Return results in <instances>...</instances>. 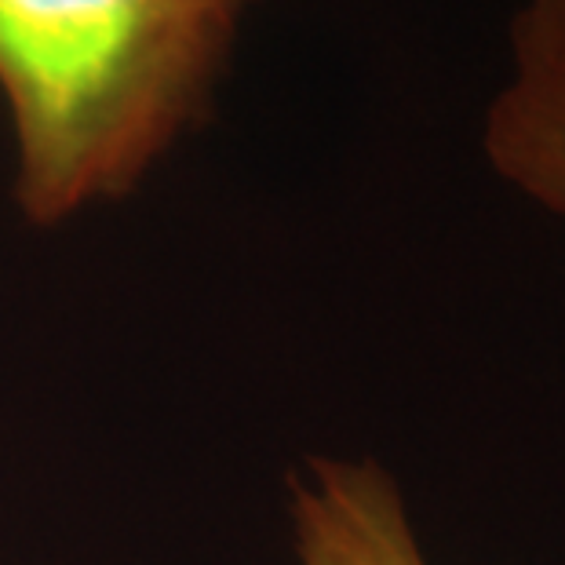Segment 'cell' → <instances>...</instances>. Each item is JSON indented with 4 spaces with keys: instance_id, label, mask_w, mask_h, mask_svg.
Returning a JSON list of instances; mask_svg holds the SVG:
<instances>
[{
    "instance_id": "obj_1",
    "label": "cell",
    "mask_w": 565,
    "mask_h": 565,
    "mask_svg": "<svg viewBox=\"0 0 565 565\" xmlns=\"http://www.w3.org/2000/svg\"><path fill=\"white\" fill-rule=\"evenodd\" d=\"M245 0H0L15 201L58 226L136 190L212 103Z\"/></svg>"
},
{
    "instance_id": "obj_2",
    "label": "cell",
    "mask_w": 565,
    "mask_h": 565,
    "mask_svg": "<svg viewBox=\"0 0 565 565\" xmlns=\"http://www.w3.org/2000/svg\"><path fill=\"white\" fill-rule=\"evenodd\" d=\"M482 150L503 183L565 223V0L514 11L511 77L489 103Z\"/></svg>"
},
{
    "instance_id": "obj_3",
    "label": "cell",
    "mask_w": 565,
    "mask_h": 565,
    "mask_svg": "<svg viewBox=\"0 0 565 565\" xmlns=\"http://www.w3.org/2000/svg\"><path fill=\"white\" fill-rule=\"evenodd\" d=\"M296 565H430L405 492L369 456H307L288 478Z\"/></svg>"
}]
</instances>
